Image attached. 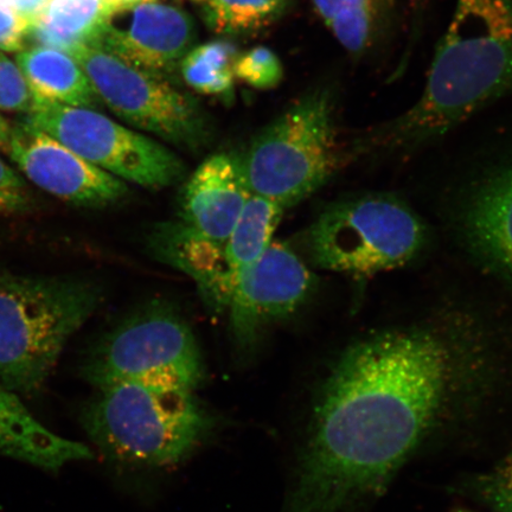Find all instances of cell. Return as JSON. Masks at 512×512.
<instances>
[{
	"mask_svg": "<svg viewBox=\"0 0 512 512\" xmlns=\"http://www.w3.org/2000/svg\"><path fill=\"white\" fill-rule=\"evenodd\" d=\"M24 187L23 179L0 158V192H23Z\"/></svg>",
	"mask_w": 512,
	"mask_h": 512,
	"instance_id": "28",
	"label": "cell"
},
{
	"mask_svg": "<svg viewBox=\"0 0 512 512\" xmlns=\"http://www.w3.org/2000/svg\"><path fill=\"white\" fill-rule=\"evenodd\" d=\"M24 192H0V213H16L27 207Z\"/></svg>",
	"mask_w": 512,
	"mask_h": 512,
	"instance_id": "29",
	"label": "cell"
},
{
	"mask_svg": "<svg viewBox=\"0 0 512 512\" xmlns=\"http://www.w3.org/2000/svg\"><path fill=\"white\" fill-rule=\"evenodd\" d=\"M102 16L100 0H55L47 15L31 29L29 40L66 53L91 40Z\"/></svg>",
	"mask_w": 512,
	"mask_h": 512,
	"instance_id": "19",
	"label": "cell"
},
{
	"mask_svg": "<svg viewBox=\"0 0 512 512\" xmlns=\"http://www.w3.org/2000/svg\"><path fill=\"white\" fill-rule=\"evenodd\" d=\"M253 195L285 211L315 194L355 162L338 125V95L317 86L262 128L240 157Z\"/></svg>",
	"mask_w": 512,
	"mask_h": 512,
	"instance_id": "4",
	"label": "cell"
},
{
	"mask_svg": "<svg viewBox=\"0 0 512 512\" xmlns=\"http://www.w3.org/2000/svg\"><path fill=\"white\" fill-rule=\"evenodd\" d=\"M287 4L288 0H209L204 19L216 34H249L270 27Z\"/></svg>",
	"mask_w": 512,
	"mask_h": 512,
	"instance_id": "22",
	"label": "cell"
},
{
	"mask_svg": "<svg viewBox=\"0 0 512 512\" xmlns=\"http://www.w3.org/2000/svg\"><path fill=\"white\" fill-rule=\"evenodd\" d=\"M424 220L400 198L367 194L332 203L306 230V260L319 270L373 277L411 264L427 246Z\"/></svg>",
	"mask_w": 512,
	"mask_h": 512,
	"instance_id": "6",
	"label": "cell"
},
{
	"mask_svg": "<svg viewBox=\"0 0 512 512\" xmlns=\"http://www.w3.org/2000/svg\"><path fill=\"white\" fill-rule=\"evenodd\" d=\"M24 123L126 183L162 190L187 175L182 159L168 146L99 111L34 99Z\"/></svg>",
	"mask_w": 512,
	"mask_h": 512,
	"instance_id": "9",
	"label": "cell"
},
{
	"mask_svg": "<svg viewBox=\"0 0 512 512\" xmlns=\"http://www.w3.org/2000/svg\"><path fill=\"white\" fill-rule=\"evenodd\" d=\"M82 373L96 389L132 382L194 392L206 369L187 320L158 305L127 318L102 338Z\"/></svg>",
	"mask_w": 512,
	"mask_h": 512,
	"instance_id": "7",
	"label": "cell"
},
{
	"mask_svg": "<svg viewBox=\"0 0 512 512\" xmlns=\"http://www.w3.org/2000/svg\"><path fill=\"white\" fill-rule=\"evenodd\" d=\"M317 16L355 62L379 56L393 42L402 0H311Z\"/></svg>",
	"mask_w": 512,
	"mask_h": 512,
	"instance_id": "16",
	"label": "cell"
},
{
	"mask_svg": "<svg viewBox=\"0 0 512 512\" xmlns=\"http://www.w3.org/2000/svg\"><path fill=\"white\" fill-rule=\"evenodd\" d=\"M239 54L233 44L214 41L191 49L179 64L182 78L196 93L233 98L235 62Z\"/></svg>",
	"mask_w": 512,
	"mask_h": 512,
	"instance_id": "20",
	"label": "cell"
},
{
	"mask_svg": "<svg viewBox=\"0 0 512 512\" xmlns=\"http://www.w3.org/2000/svg\"><path fill=\"white\" fill-rule=\"evenodd\" d=\"M34 95L17 63L0 51V111L27 113Z\"/></svg>",
	"mask_w": 512,
	"mask_h": 512,
	"instance_id": "24",
	"label": "cell"
},
{
	"mask_svg": "<svg viewBox=\"0 0 512 512\" xmlns=\"http://www.w3.org/2000/svg\"><path fill=\"white\" fill-rule=\"evenodd\" d=\"M252 195L240 157L217 153L204 160L185 183L181 223L200 238L223 245Z\"/></svg>",
	"mask_w": 512,
	"mask_h": 512,
	"instance_id": "14",
	"label": "cell"
},
{
	"mask_svg": "<svg viewBox=\"0 0 512 512\" xmlns=\"http://www.w3.org/2000/svg\"><path fill=\"white\" fill-rule=\"evenodd\" d=\"M452 223L476 264L512 287V151L467 179L454 200Z\"/></svg>",
	"mask_w": 512,
	"mask_h": 512,
	"instance_id": "11",
	"label": "cell"
},
{
	"mask_svg": "<svg viewBox=\"0 0 512 512\" xmlns=\"http://www.w3.org/2000/svg\"><path fill=\"white\" fill-rule=\"evenodd\" d=\"M16 63L36 100L56 101L95 111L104 105L78 62L64 51L32 47L19 51Z\"/></svg>",
	"mask_w": 512,
	"mask_h": 512,
	"instance_id": "17",
	"label": "cell"
},
{
	"mask_svg": "<svg viewBox=\"0 0 512 512\" xmlns=\"http://www.w3.org/2000/svg\"><path fill=\"white\" fill-rule=\"evenodd\" d=\"M66 53L78 62L102 104L126 124L178 149L196 152L209 144L211 124L194 96L88 44H76Z\"/></svg>",
	"mask_w": 512,
	"mask_h": 512,
	"instance_id": "8",
	"label": "cell"
},
{
	"mask_svg": "<svg viewBox=\"0 0 512 512\" xmlns=\"http://www.w3.org/2000/svg\"><path fill=\"white\" fill-rule=\"evenodd\" d=\"M195 40V23L187 12L155 2L102 16L86 44L164 78L179 67Z\"/></svg>",
	"mask_w": 512,
	"mask_h": 512,
	"instance_id": "12",
	"label": "cell"
},
{
	"mask_svg": "<svg viewBox=\"0 0 512 512\" xmlns=\"http://www.w3.org/2000/svg\"><path fill=\"white\" fill-rule=\"evenodd\" d=\"M450 512H476V511L470 509L469 507H456V508H453Z\"/></svg>",
	"mask_w": 512,
	"mask_h": 512,
	"instance_id": "32",
	"label": "cell"
},
{
	"mask_svg": "<svg viewBox=\"0 0 512 512\" xmlns=\"http://www.w3.org/2000/svg\"><path fill=\"white\" fill-rule=\"evenodd\" d=\"M11 133L12 127L9 121L0 114V151L8 153V155L10 152Z\"/></svg>",
	"mask_w": 512,
	"mask_h": 512,
	"instance_id": "31",
	"label": "cell"
},
{
	"mask_svg": "<svg viewBox=\"0 0 512 512\" xmlns=\"http://www.w3.org/2000/svg\"><path fill=\"white\" fill-rule=\"evenodd\" d=\"M9 155L29 181L74 206L106 208L128 194L126 182L24 121L12 127Z\"/></svg>",
	"mask_w": 512,
	"mask_h": 512,
	"instance_id": "13",
	"label": "cell"
},
{
	"mask_svg": "<svg viewBox=\"0 0 512 512\" xmlns=\"http://www.w3.org/2000/svg\"><path fill=\"white\" fill-rule=\"evenodd\" d=\"M0 457L57 473L70 463L93 459L94 453L85 444L48 430L18 394L0 382Z\"/></svg>",
	"mask_w": 512,
	"mask_h": 512,
	"instance_id": "15",
	"label": "cell"
},
{
	"mask_svg": "<svg viewBox=\"0 0 512 512\" xmlns=\"http://www.w3.org/2000/svg\"><path fill=\"white\" fill-rule=\"evenodd\" d=\"M512 414V338L445 303L339 349L312 390L280 512H373L422 460L488 446Z\"/></svg>",
	"mask_w": 512,
	"mask_h": 512,
	"instance_id": "1",
	"label": "cell"
},
{
	"mask_svg": "<svg viewBox=\"0 0 512 512\" xmlns=\"http://www.w3.org/2000/svg\"><path fill=\"white\" fill-rule=\"evenodd\" d=\"M31 29V24L19 16L6 0H0V51L19 53L24 50Z\"/></svg>",
	"mask_w": 512,
	"mask_h": 512,
	"instance_id": "25",
	"label": "cell"
},
{
	"mask_svg": "<svg viewBox=\"0 0 512 512\" xmlns=\"http://www.w3.org/2000/svg\"><path fill=\"white\" fill-rule=\"evenodd\" d=\"M194 2L208 3V2H209V0H194Z\"/></svg>",
	"mask_w": 512,
	"mask_h": 512,
	"instance_id": "33",
	"label": "cell"
},
{
	"mask_svg": "<svg viewBox=\"0 0 512 512\" xmlns=\"http://www.w3.org/2000/svg\"><path fill=\"white\" fill-rule=\"evenodd\" d=\"M432 0H408V23L405 46L414 50L424 34L428 11Z\"/></svg>",
	"mask_w": 512,
	"mask_h": 512,
	"instance_id": "26",
	"label": "cell"
},
{
	"mask_svg": "<svg viewBox=\"0 0 512 512\" xmlns=\"http://www.w3.org/2000/svg\"><path fill=\"white\" fill-rule=\"evenodd\" d=\"M101 300L93 281L0 275V382L18 395L40 393Z\"/></svg>",
	"mask_w": 512,
	"mask_h": 512,
	"instance_id": "5",
	"label": "cell"
},
{
	"mask_svg": "<svg viewBox=\"0 0 512 512\" xmlns=\"http://www.w3.org/2000/svg\"><path fill=\"white\" fill-rule=\"evenodd\" d=\"M284 78V67L277 54L267 47H255L239 55L235 62V79L256 89H272Z\"/></svg>",
	"mask_w": 512,
	"mask_h": 512,
	"instance_id": "23",
	"label": "cell"
},
{
	"mask_svg": "<svg viewBox=\"0 0 512 512\" xmlns=\"http://www.w3.org/2000/svg\"><path fill=\"white\" fill-rule=\"evenodd\" d=\"M512 95V0H457L419 98L351 134L354 159L408 156Z\"/></svg>",
	"mask_w": 512,
	"mask_h": 512,
	"instance_id": "2",
	"label": "cell"
},
{
	"mask_svg": "<svg viewBox=\"0 0 512 512\" xmlns=\"http://www.w3.org/2000/svg\"><path fill=\"white\" fill-rule=\"evenodd\" d=\"M80 420L104 457L150 467L183 462L214 428L191 390L132 382L98 389Z\"/></svg>",
	"mask_w": 512,
	"mask_h": 512,
	"instance_id": "3",
	"label": "cell"
},
{
	"mask_svg": "<svg viewBox=\"0 0 512 512\" xmlns=\"http://www.w3.org/2000/svg\"><path fill=\"white\" fill-rule=\"evenodd\" d=\"M447 490L491 512H512V441L494 463L457 476Z\"/></svg>",
	"mask_w": 512,
	"mask_h": 512,
	"instance_id": "21",
	"label": "cell"
},
{
	"mask_svg": "<svg viewBox=\"0 0 512 512\" xmlns=\"http://www.w3.org/2000/svg\"><path fill=\"white\" fill-rule=\"evenodd\" d=\"M285 210L265 197L252 195L222 245L221 265L226 306L236 279L266 252Z\"/></svg>",
	"mask_w": 512,
	"mask_h": 512,
	"instance_id": "18",
	"label": "cell"
},
{
	"mask_svg": "<svg viewBox=\"0 0 512 512\" xmlns=\"http://www.w3.org/2000/svg\"><path fill=\"white\" fill-rule=\"evenodd\" d=\"M102 11H104V15L110 14V12L130 8V6L146 4V3H155L157 0H100Z\"/></svg>",
	"mask_w": 512,
	"mask_h": 512,
	"instance_id": "30",
	"label": "cell"
},
{
	"mask_svg": "<svg viewBox=\"0 0 512 512\" xmlns=\"http://www.w3.org/2000/svg\"><path fill=\"white\" fill-rule=\"evenodd\" d=\"M315 287V274L302 256L287 242L273 240L230 291L226 310L235 343L253 347L267 329L302 309Z\"/></svg>",
	"mask_w": 512,
	"mask_h": 512,
	"instance_id": "10",
	"label": "cell"
},
{
	"mask_svg": "<svg viewBox=\"0 0 512 512\" xmlns=\"http://www.w3.org/2000/svg\"><path fill=\"white\" fill-rule=\"evenodd\" d=\"M6 2L34 28L47 15L55 0H6Z\"/></svg>",
	"mask_w": 512,
	"mask_h": 512,
	"instance_id": "27",
	"label": "cell"
}]
</instances>
